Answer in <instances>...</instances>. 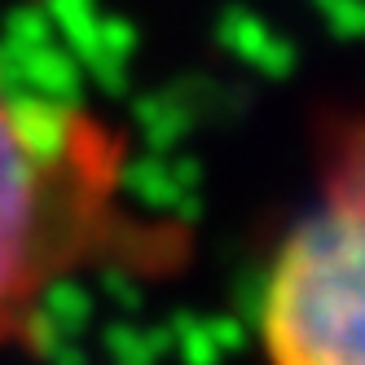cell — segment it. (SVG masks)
I'll list each match as a JSON object with an SVG mask.
<instances>
[{
    "label": "cell",
    "mask_w": 365,
    "mask_h": 365,
    "mask_svg": "<svg viewBox=\"0 0 365 365\" xmlns=\"http://www.w3.org/2000/svg\"><path fill=\"white\" fill-rule=\"evenodd\" d=\"M180 247L137 212L115 128L0 62V356L27 344L71 282L119 264L154 273Z\"/></svg>",
    "instance_id": "1"
},
{
    "label": "cell",
    "mask_w": 365,
    "mask_h": 365,
    "mask_svg": "<svg viewBox=\"0 0 365 365\" xmlns=\"http://www.w3.org/2000/svg\"><path fill=\"white\" fill-rule=\"evenodd\" d=\"M264 365H365V119L334 137L317 194L259 291Z\"/></svg>",
    "instance_id": "2"
}]
</instances>
